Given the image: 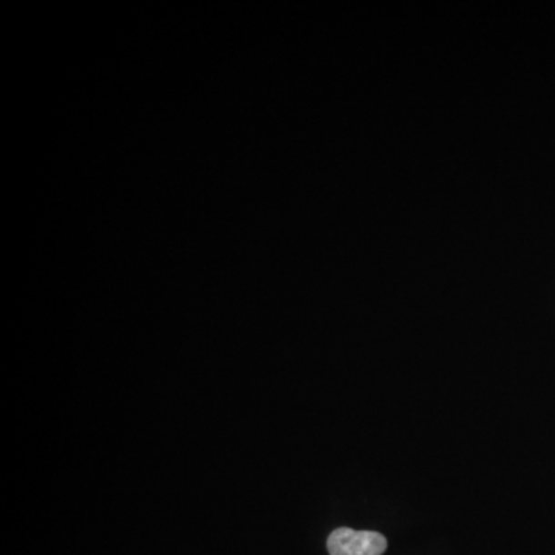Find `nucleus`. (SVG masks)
Masks as SVG:
<instances>
[{"mask_svg": "<svg viewBox=\"0 0 555 555\" xmlns=\"http://www.w3.org/2000/svg\"><path fill=\"white\" fill-rule=\"evenodd\" d=\"M388 548L384 535L372 530H354L339 528L333 530L328 540L330 555H383Z\"/></svg>", "mask_w": 555, "mask_h": 555, "instance_id": "1", "label": "nucleus"}]
</instances>
